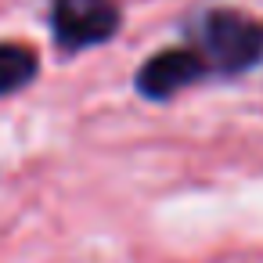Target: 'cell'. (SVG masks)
Listing matches in <instances>:
<instances>
[{
    "label": "cell",
    "mask_w": 263,
    "mask_h": 263,
    "mask_svg": "<svg viewBox=\"0 0 263 263\" xmlns=\"http://www.w3.org/2000/svg\"><path fill=\"white\" fill-rule=\"evenodd\" d=\"M198 54L209 72L241 76L263 62V22L238 8H209L195 26Z\"/></svg>",
    "instance_id": "1"
},
{
    "label": "cell",
    "mask_w": 263,
    "mask_h": 263,
    "mask_svg": "<svg viewBox=\"0 0 263 263\" xmlns=\"http://www.w3.org/2000/svg\"><path fill=\"white\" fill-rule=\"evenodd\" d=\"M209 76V65L202 62L198 51L191 47H166L152 58L141 62L137 76H134V87L144 101H170L177 98L180 90L202 83Z\"/></svg>",
    "instance_id": "3"
},
{
    "label": "cell",
    "mask_w": 263,
    "mask_h": 263,
    "mask_svg": "<svg viewBox=\"0 0 263 263\" xmlns=\"http://www.w3.org/2000/svg\"><path fill=\"white\" fill-rule=\"evenodd\" d=\"M119 22L123 15L116 0H51V33L65 54L108 44L119 33Z\"/></svg>",
    "instance_id": "2"
},
{
    "label": "cell",
    "mask_w": 263,
    "mask_h": 263,
    "mask_svg": "<svg viewBox=\"0 0 263 263\" xmlns=\"http://www.w3.org/2000/svg\"><path fill=\"white\" fill-rule=\"evenodd\" d=\"M36 76H40V58L29 44H15V40L0 44V98L26 90Z\"/></svg>",
    "instance_id": "4"
}]
</instances>
